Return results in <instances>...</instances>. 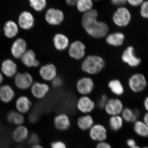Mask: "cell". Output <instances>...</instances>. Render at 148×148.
<instances>
[{
  "mask_svg": "<svg viewBox=\"0 0 148 148\" xmlns=\"http://www.w3.org/2000/svg\"><path fill=\"white\" fill-rule=\"evenodd\" d=\"M98 12L94 9L84 13L82 24L86 32L90 37L95 39L106 38L109 34L108 24L103 21H98Z\"/></svg>",
  "mask_w": 148,
  "mask_h": 148,
  "instance_id": "1",
  "label": "cell"
},
{
  "mask_svg": "<svg viewBox=\"0 0 148 148\" xmlns=\"http://www.w3.org/2000/svg\"><path fill=\"white\" fill-rule=\"evenodd\" d=\"M106 67V61L100 56L89 55L85 57L82 63V70L88 75H97Z\"/></svg>",
  "mask_w": 148,
  "mask_h": 148,
  "instance_id": "2",
  "label": "cell"
},
{
  "mask_svg": "<svg viewBox=\"0 0 148 148\" xmlns=\"http://www.w3.org/2000/svg\"><path fill=\"white\" fill-rule=\"evenodd\" d=\"M145 76L141 73L132 74L129 78L128 85L131 91L135 93L143 92L147 86Z\"/></svg>",
  "mask_w": 148,
  "mask_h": 148,
  "instance_id": "3",
  "label": "cell"
},
{
  "mask_svg": "<svg viewBox=\"0 0 148 148\" xmlns=\"http://www.w3.org/2000/svg\"><path fill=\"white\" fill-rule=\"evenodd\" d=\"M132 16L129 10L124 7H120L114 12L112 20L117 27H124L129 25L131 21Z\"/></svg>",
  "mask_w": 148,
  "mask_h": 148,
  "instance_id": "4",
  "label": "cell"
},
{
  "mask_svg": "<svg viewBox=\"0 0 148 148\" xmlns=\"http://www.w3.org/2000/svg\"><path fill=\"white\" fill-rule=\"evenodd\" d=\"M121 60L131 68L138 67L142 63V59L135 54V49L132 46L127 47L123 52Z\"/></svg>",
  "mask_w": 148,
  "mask_h": 148,
  "instance_id": "5",
  "label": "cell"
},
{
  "mask_svg": "<svg viewBox=\"0 0 148 148\" xmlns=\"http://www.w3.org/2000/svg\"><path fill=\"white\" fill-rule=\"evenodd\" d=\"M68 49L69 55L73 59L79 60L85 58L86 47L81 41H74L70 44Z\"/></svg>",
  "mask_w": 148,
  "mask_h": 148,
  "instance_id": "6",
  "label": "cell"
},
{
  "mask_svg": "<svg viewBox=\"0 0 148 148\" xmlns=\"http://www.w3.org/2000/svg\"><path fill=\"white\" fill-rule=\"evenodd\" d=\"M88 135L92 141L100 143L106 141L108 136V130L103 125L95 123L88 130Z\"/></svg>",
  "mask_w": 148,
  "mask_h": 148,
  "instance_id": "7",
  "label": "cell"
},
{
  "mask_svg": "<svg viewBox=\"0 0 148 148\" xmlns=\"http://www.w3.org/2000/svg\"><path fill=\"white\" fill-rule=\"evenodd\" d=\"M95 102L88 95H82L76 103L77 109L83 114H90L95 110Z\"/></svg>",
  "mask_w": 148,
  "mask_h": 148,
  "instance_id": "8",
  "label": "cell"
},
{
  "mask_svg": "<svg viewBox=\"0 0 148 148\" xmlns=\"http://www.w3.org/2000/svg\"><path fill=\"white\" fill-rule=\"evenodd\" d=\"M14 82L18 89L27 90L33 84V77L28 72L16 73L14 76Z\"/></svg>",
  "mask_w": 148,
  "mask_h": 148,
  "instance_id": "9",
  "label": "cell"
},
{
  "mask_svg": "<svg viewBox=\"0 0 148 148\" xmlns=\"http://www.w3.org/2000/svg\"><path fill=\"white\" fill-rule=\"evenodd\" d=\"M76 87L77 91L80 95H88L94 89V82L90 77H83L78 80Z\"/></svg>",
  "mask_w": 148,
  "mask_h": 148,
  "instance_id": "10",
  "label": "cell"
},
{
  "mask_svg": "<svg viewBox=\"0 0 148 148\" xmlns=\"http://www.w3.org/2000/svg\"><path fill=\"white\" fill-rule=\"evenodd\" d=\"M123 103L117 98H109L104 108L106 113L110 116L120 115L124 109Z\"/></svg>",
  "mask_w": 148,
  "mask_h": 148,
  "instance_id": "11",
  "label": "cell"
},
{
  "mask_svg": "<svg viewBox=\"0 0 148 148\" xmlns=\"http://www.w3.org/2000/svg\"><path fill=\"white\" fill-rule=\"evenodd\" d=\"M30 133L29 127L25 125L16 126L12 132V139L16 144H23L27 142Z\"/></svg>",
  "mask_w": 148,
  "mask_h": 148,
  "instance_id": "12",
  "label": "cell"
},
{
  "mask_svg": "<svg viewBox=\"0 0 148 148\" xmlns=\"http://www.w3.org/2000/svg\"><path fill=\"white\" fill-rule=\"evenodd\" d=\"M65 16L61 10L54 8L49 9L46 12V21L51 26H58L64 21Z\"/></svg>",
  "mask_w": 148,
  "mask_h": 148,
  "instance_id": "13",
  "label": "cell"
},
{
  "mask_svg": "<svg viewBox=\"0 0 148 148\" xmlns=\"http://www.w3.org/2000/svg\"><path fill=\"white\" fill-rule=\"evenodd\" d=\"M32 106V101L26 95L19 96L14 103V110L24 116L31 112Z\"/></svg>",
  "mask_w": 148,
  "mask_h": 148,
  "instance_id": "14",
  "label": "cell"
},
{
  "mask_svg": "<svg viewBox=\"0 0 148 148\" xmlns=\"http://www.w3.org/2000/svg\"><path fill=\"white\" fill-rule=\"evenodd\" d=\"M71 124V119L67 114L61 113L56 115L53 119L54 127L60 131H64L70 128Z\"/></svg>",
  "mask_w": 148,
  "mask_h": 148,
  "instance_id": "15",
  "label": "cell"
},
{
  "mask_svg": "<svg viewBox=\"0 0 148 148\" xmlns=\"http://www.w3.org/2000/svg\"><path fill=\"white\" fill-rule=\"evenodd\" d=\"M50 88L48 85L44 83H34L31 87V93L33 97L39 100L45 98Z\"/></svg>",
  "mask_w": 148,
  "mask_h": 148,
  "instance_id": "16",
  "label": "cell"
},
{
  "mask_svg": "<svg viewBox=\"0 0 148 148\" xmlns=\"http://www.w3.org/2000/svg\"><path fill=\"white\" fill-rule=\"evenodd\" d=\"M57 69L54 64H48L40 68V75L46 81H51L57 76Z\"/></svg>",
  "mask_w": 148,
  "mask_h": 148,
  "instance_id": "17",
  "label": "cell"
},
{
  "mask_svg": "<svg viewBox=\"0 0 148 148\" xmlns=\"http://www.w3.org/2000/svg\"><path fill=\"white\" fill-rule=\"evenodd\" d=\"M27 44L25 40L21 38L16 39L12 44L11 53L14 58H21L27 51Z\"/></svg>",
  "mask_w": 148,
  "mask_h": 148,
  "instance_id": "18",
  "label": "cell"
},
{
  "mask_svg": "<svg viewBox=\"0 0 148 148\" xmlns=\"http://www.w3.org/2000/svg\"><path fill=\"white\" fill-rule=\"evenodd\" d=\"M34 24V17L29 12H23L18 16V26L23 30H30L33 28Z\"/></svg>",
  "mask_w": 148,
  "mask_h": 148,
  "instance_id": "19",
  "label": "cell"
},
{
  "mask_svg": "<svg viewBox=\"0 0 148 148\" xmlns=\"http://www.w3.org/2000/svg\"><path fill=\"white\" fill-rule=\"evenodd\" d=\"M6 119L9 124L14 127L24 125L26 121L25 116L15 110L8 112L6 115Z\"/></svg>",
  "mask_w": 148,
  "mask_h": 148,
  "instance_id": "20",
  "label": "cell"
},
{
  "mask_svg": "<svg viewBox=\"0 0 148 148\" xmlns=\"http://www.w3.org/2000/svg\"><path fill=\"white\" fill-rule=\"evenodd\" d=\"M15 91L9 85L0 86V101L5 104H10L15 98Z\"/></svg>",
  "mask_w": 148,
  "mask_h": 148,
  "instance_id": "21",
  "label": "cell"
},
{
  "mask_svg": "<svg viewBox=\"0 0 148 148\" xmlns=\"http://www.w3.org/2000/svg\"><path fill=\"white\" fill-rule=\"evenodd\" d=\"M106 42L109 45L119 47L124 43L125 37L124 34L121 32L108 34L105 38Z\"/></svg>",
  "mask_w": 148,
  "mask_h": 148,
  "instance_id": "22",
  "label": "cell"
},
{
  "mask_svg": "<svg viewBox=\"0 0 148 148\" xmlns=\"http://www.w3.org/2000/svg\"><path fill=\"white\" fill-rule=\"evenodd\" d=\"M53 42L56 49L59 51H63L67 49L70 44L69 38L62 33H58L54 35Z\"/></svg>",
  "mask_w": 148,
  "mask_h": 148,
  "instance_id": "23",
  "label": "cell"
},
{
  "mask_svg": "<svg viewBox=\"0 0 148 148\" xmlns=\"http://www.w3.org/2000/svg\"><path fill=\"white\" fill-rule=\"evenodd\" d=\"M17 69L16 63L10 59L4 60L1 66L2 73L8 77L14 76L16 74Z\"/></svg>",
  "mask_w": 148,
  "mask_h": 148,
  "instance_id": "24",
  "label": "cell"
},
{
  "mask_svg": "<svg viewBox=\"0 0 148 148\" xmlns=\"http://www.w3.org/2000/svg\"><path fill=\"white\" fill-rule=\"evenodd\" d=\"M94 124V119L90 114H83L77 120V126L82 131H88Z\"/></svg>",
  "mask_w": 148,
  "mask_h": 148,
  "instance_id": "25",
  "label": "cell"
},
{
  "mask_svg": "<svg viewBox=\"0 0 148 148\" xmlns=\"http://www.w3.org/2000/svg\"><path fill=\"white\" fill-rule=\"evenodd\" d=\"M21 59L22 63L28 68L37 67L40 64L39 61L36 58L35 52L32 50H27Z\"/></svg>",
  "mask_w": 148,
  "mask_h": 148,
  "instance_id": "26",
  "label": "cell"
},
{
  "mask_svg": "<svg viewBox=\"0 0 148 148\" xmlns=\"http://www.w3.org/2000/svg\"><path fill=\"white\" fill-rule=\"evenodd\" d=\"M5 36L8 38H13L18 33V27L16 22L12 20L7 21L3 27Z\"/></svg>",
  "mask_w": 148,
  "mask_h": 148,
  "instance_id": "27",
  "label": "cell"
},
{
  "mask_svg": "<svg viewBox=\"0 0 148 148\" xmlns=\"http://www.w3.org/2000/svg\"><path fill=\"white\" fill-rule=\"evenodd\" d=\"M120 115L124 121L134 123L138 120L140 112L138 110H132L129 108H124Z\"/></svg>",
  "mask_w": 148,
  "mask_h": 148,
  "instance_id": "28",
  "label": "cell"
},
{
  "mask_svg": "<svg viewBox=\"0 0 148 148\" xmlns=\"http://www.w3.org/2000/svg\"><path fill=\"white\" fill-rule=\"evenodd\" d=\"M108 86L111 92L116 96H121L124 93V88L118 79H113L109 81Z\"/></svg>",
  "mask_w": 148,
  "mask_h": 148,
  "instance_id": "29",
  "label": "cell"
},
{
  "mask_svg": "<svg viewBox=\"0 0 148 148\" xmlns=\"http://www.w3.org/2000/svg\"><path fill=\"white\" fill-rule=\"evenodd\" d=\"M124 121L121 116L116 115L110 116L109 120V125L113 131L116 132L122 128Z\"/></svg>",
  "mask_w": 148,
  "mask_h": 148,
  "instance_id": "30",
  "label": "cell"
},
{
  "mask_svg": "<svg viewBox=\"0 0 148 148\" xmlns=\"http://www.w3.org/2000/svg\"><path fill=\"white\" fill-rule=\"evenodd\" d=\"M133 129L136 134L143 138L148 137V126L143 121L137 120L134 123Z\"/></svg>",
  "mask_w": 148,
  "mask_h": 148,
  "instance_id": "31",
  "label": "cell"
},
{
  "mask_svg": "<svg viewBox=\"0 0 148 148\" xmlns=\"http://www.w3.org/2000/svg\"><path fill=\"white\" fill-rule=\"evenodd\" d=\"M92 0H77L76 5L77 10L82 13H86L92 9Z\"/></svg>",
  "mask_w": 148,
  "mask_h": 148,
  "instance_id": "32",
  "label": "cell"
},
{
  "mask_svg": "<svg viewBox=\"0 0 148 148\" xmlns=\"http://www.w3.org/2000/svg\"><path fill=\"white\" fill-rule=\"evenodd\" d=\"M30 5L37 12L42 11L47 5V0H29Z\"/></svg>",
  "mask_w": 148,
  "mask_h": 148,
  "instance_id": "33",
  "label": "cell"
},
{
  "mask_svg": "<svg viewBox=\"0 0 148 148\" xmlns=\"http://www.w3.org/2000/svg\"><path fill=\"white\" fill-rule=\"evenodd\" d=\"M27 142L30 146L34 145L40 144L39 136L36 132H31Z\"/></svg>",
  "mask_w": 148,
  "mask_h": 148,
  "instance_id": "34",
  "label": "cell"
},
{
  "mask_svg": "<svg viewBox=\"0 0 148 148\" xmlns=\"http://www.w3.org/2000/svg\"><path fill=\"white\" fill-rule=\"evenodd\" d=\"M140 14L143 18L148 19V1H144L140 5Z\"/></svg>",
  "mask_w": 148,
  "mask_h": 148,
  "instance_id": "35",
  "label": "cell"
},
{
  "mask_svg": "<svg viewBox=\"0 0 148 148\" xmlns=\"http://www.w3.org/2000/svg\"><path fill=\"white\" fill-rule=\"evenodd\" d=\"M50 148H67V147L63 141L56 140L51 143Z\"/></svg>",
  "mask_w": 148,
  "mask_h": 148,
  "instance_id": "36",
  "label": "cell"
},
{
  "mask_svg": "<svg viewBox=\"0 0 148 148\" xmlns=\"http://www.w3.org/2000/svg\"><path fill=\"white\" fill-rule=\"evenodd\" d=\"M109 98L106 94H103L101 95L98 101V106L101 109H104Z\"/></svg>",
  "mask_w": 148,
  "mask_h": 148,
  "instance_id": "37",
  "label": "cell"
},
{
  "mask_svg": "<svg viewBox=\"0 0 148 148\" xmlns=\"http://www.w3.org/2000/svg\"><path fill=\"white\" fill-rule=\"evenodd\" d=\"M95 148H112V147L110 143L105 141L97 143Z\"/></svg>",
  "mask_w": 148,
  "mask_h": 148,
  "instance_id": "38",
  "label": "cell"
},
{
  "mask_svg": "<svg viewBox=\"0 0 148 148\" xmlns=\"http://www.w3.org/2000/svg\"><path fill=\"white\" fill-rule=\"evenodd\" d=\"M126 1L130 5L134 7H137L141 5L144 1V0H126Z\"/></svg>",
  "mask_w": 148,
  "mask_h": 148,
  "instance_id": "39",
  "label": "cell"
},
{
  "mask_svg": "<svg viewBox=\"0 0 148 148\" xmlns=\"http://www.w3.org/2000/svg\"><path fill=\"white\" fill-rule=\"evenodd\" d=\"M52 85L54 87H58L61 86L62 84V81L61 78L59 77L56 76L55 78L51 81Z\"/></svg>",
  "mask_w": 148,
  "mask_h": 148,
  "instance_id": "40",
  "label": "cell"
},
{
  "mask_svg": "<svg viewBox=\"0 0 148 148\" xmlns=\"http://www.w3.org/2000/svg\"><path fill=\"white\" fill-rule=\"evenodd\" d=\"M111 2L114 5L121 7L127 3L126 0H111Z\"/></svg>",
  "mask_w": 148,
  "mask_h": 148,
  "instance_id": "41",
  "label": "cell"
},
{
  "mask_svg": "<svg viewBox=\"0 0 148 148\" xmlns=\"http://www.w3.org/2000/svg\"><path fill=\"white\" fill-rule=\"evenodd\" d=\"M126 144H127V146L130 148L133 147H135V146L137 145L136 141L134 139H132V138L128 139L126 141Z\"/></svg>",
  "mask_w": 148,
  "mask_h": 148,
  "instance_id": "42",
  "label": "cell"
},
{
  "mask_svg": "<svg viewBox=\"0 0 148 148\" xmlns=\"http://www.w3.org/2000/svg\"><path fill=\"white\" fill-rule=\"evenodd\" d=\"M144 107L146 110L148 112V96H147L144 100Z\"/></svg>",
  "mask_w": 148,
  "mask_h": 148,
  "instance_id": "43",
  "label": "cell"
},
{
  "mask_svg": "<svg viewBox=\"0 0 148 148\" xmlns=\"http://www.w3.org/2000/svg\"><path fill=\"white\" fill-rule=\"evenodd\" d=\"M66 3L70 5H75L77 0H66Z\"/></svg>",
  "mask_w": 148,
  "mask_h": 148,
  "instance_id": "44",
  "label": "cell"
},
{
  "mask_svg": "<svg viewBox=\"0 0 148 148\" xmlns=\"http://www.w3.org/2000/svg\"><path fill=\"white\" fill-rule=\"evenodd\" d=\"M143 121L148 126V112L144 115Z\"/></svg>",
  "mask_w": 148,
  "mask_h": 148,
  "instance_id": "45",
  "label": "cell"
},
{
  "mask_svg": "<svg viewBox=\"0 0 148 148\" xmlns=\"http://www.w3.org/2000/svg\"><path fill=\"white\" fill-rule=\"evenodd\" d=\"M29 148H45L44 147L41 145V144H38L37 145H34L30 146V147Z\"/></svg>",
  "mask_w": 148,
  "mask_h": 148,
  "instance_id": "46",
  "label": "cell"
},
{
  "mask_svg": "<svg viewBox=\"0 0 148 148\" xmlns=\"http://www.w3.org/2000/svg\"><path fill=\"white\" fill-rule=\"evenodd\" d=\"M3 81V74L0 72V86L2 83Z\"/></svg>",
  "mask_w": 148,
  "mask_h": 148,
  "instance_id": "47",
  "label": "cell"
},
{
  "mask_svg": "<svg viewBox=\"0 0 148 148\" xmlns=\"http://www.w3.org/2000/svg\"><path fill=\"white\" fill-rule=\"evenodd\" d=\"M131 148H141L140 147H139V146L136 145L135 146V147H132Z\"/></svg>",
  "mask_w": 148,
  "mask_h": 148,
  "instance_id": "48",
  "label": "cell"
},
{
  "mask_svg": "<svg viewBox=\"0 0 148 148\" xmlns=\"http://www.w3.org/2000/svg\"><path fill=\"white\" fill-rule=\"evenodd\" d=\"M143 148H148V147H143Z\"/></svg>",
  "mask_w": 148,
  "mask_h": 148,
  "instance_id": "49",
  "label": "cell"
},
{
  "mask_svg": "<svg viewBox=\"0 0 148 148\" xmlns=\"http://www.w3.org/2000/svg\"><path fill=\"white\" fill-rule=\"evenodd\" d=\"M94 1H99V0H94Z\"/></svg>",
  "mask_w": 148,
  "mask_h": 148,
  "instance_id": "50",
  "label": "cell"
}]
</instances>
